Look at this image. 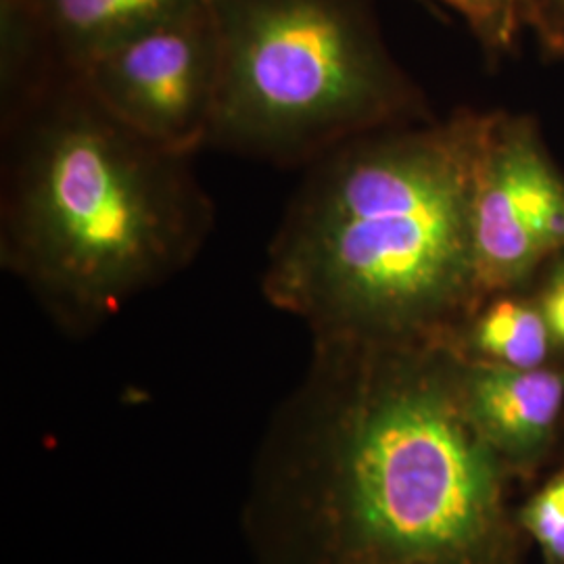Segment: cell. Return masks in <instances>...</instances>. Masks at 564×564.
Segmentation results:
<instances>
[{
	"instance_id": "cell-1",
	"label": "cell",
	"mask_w": 564,
	"mask_h": 564,
	"mask_svg": "<svg viewBox=\"0 0 564 564\" xmlns=\"http://www.w3.org/2000/svg\"><path fill=\"white\" fill-rule=\"evenodd\" d=\"M491 120L389 126L307 163L268 247L265 295L324 339L379 343L477 305L473 203Z\"/></svg>"
},
{
	"instance_id": "cell-2",
	"label": "cell",
	"mask_w": 564,
	"mask_h": 564,
	"mask_svg": "<svg viewBox=\"0 0 564 564\" xmlns=\"http://www.w3.org/2000/svg\"><path fill=\"white\" fill-rule=\"evenodd\" d=\"M193 158L128 128L76 74H57L2 116V268L82 321L178 274L216 218Z\"/></svg>"
},
{
	"instance_id": "cell-3",
	"label": "cell",
	"mask_w": 564,
	"mask_h": 564,
	"mask_svg": "<svg viewBox=\"0 0 564 564\" xmlns=\"http://www.w3.org/2000/svg\"><path fill=\"white\" fill-rule=\"evenodd\" d=\"M324 343L343 398L341 494L356 535L405 561L477 554L498 519L500 477L456 375L358 339Z\"/></svg>"
},
{
	"instance_id": "cell-4",
	"label": "cell",
	"mask_w": 564,
	"mask_h": 564,
	"mask_svg": "<svg viewBox=\"0 0 564 564\" xmlns=\"http://www.w3.org/2000/svg\"><path fill=\"white\" fill-rule=\"evenodd\" d=\"M223 74L207 147L307 165L366 132L426 120L370 0H212Z\"/></svg>"
},
{
	"instance_id": "cell-5",
	"label": "cell",
	"mask_w": 564,
	"mask_h": 564,
	"mask_svg": "<svg viewBox=\"0 0 564 564\" xmlns=\"http://www.w3.org/2000/svg\"><path fill=\"white\" fill-rule=\"evenodd\" d=\"M223 74L212 0L147 28L76 74L102 107L165 149L207 147Z\"/></svg>"
},
{
	"instance_id": "cell-6",
	"label": "cell",
	"mask_w": 564,
	"mask_h": 564,
	"mask_svg": "<svg viewBox=\"0 0 564 564\" xmlns=\"http://www.w3.org/2000/svg\"><path fill=\"white\" fill-rule=\"evenodd\" d=\"M197 0H0L2 109L90 63Z\"/></svg>"
},
{
	"instance_id": "cell-7",
	"label": "cell",
	"mask_w": 564,
	"mask_h": 564,
	"mask_svg": "<svg viewBox=\"0 0 564 564\" xmlns=\"http://www.w3.org/2000/svg\"><path fill=\"white\" fill-rule=\"evenodd\" d=\"M464 410L485 440L512 454H529L552 433L564 403V372L473 364L456 375Z\"/></svg>"
},
{
	"instance_id": "cell-8",
	"label": "cell",
	"mask_w": 564,
	"mask_h": 564,
	"mask_svg": "<svg viewBox=\"0 0 564 564\" xmlns=\"http://www.w3.org/2000/svg\"><path fill=\"white\" fill-rule=\"evenodd\" d=\"M473 239L479 300L508 293L547 260L521 218L496 113L475 188Z\"/></svg>"
},
{
	"instance_id": "cell-9",
	"label": "cell",
	"mask_w": 564,
	"mask_h": 564,
	"mask_svg": "<svg viewBox=\"0 0 564 564\" xmlns=\"http://www.w3.org/2000/svg\"><path fill=\"white\" fill-rule=\"evenodd\" d=\"M500 132L521 218L545 258H556L564 253V181L527 121L500 116Z\"/></svg>"
},
{
	"instance_id": "cell-10",
	"label": "cell",
	"mask_w": 564,
	"mask_h": 564,
	"mask_svg": "<svg viewBox=\"0 0 564 564\" xmlns=\"http://www.w3.org/2000/svg\"><path fill=\"white\" fill-rule=\"evenodd\" d=\"M552 330L544 312L533 303L491 295L470 324L468 341L481 362L512 368H542L552 347Z\"/></svg>"
},
{
	"instance_id": "cell-11",
	"label": "cell",
	"mask_w": 564,
	"mask_h": 564,
	"mask_svg": "<svg viewBox=\"0 0 564 564\" xmlns=\"http://www.w3.org/2000/svg\"><path fill=\"white\" fill-rule=\"evenodd\" d=\"M454 11L491 55L506 53L529 25V0H435Z\"/></svg>"
},
{
	"instance_id": "cell-12",
	"label": "cell",
	"mask_w": 564,
	"mask_h": 564,
	"mask_svg": "<svg viewBox=\"0 0 564 564\" xmlns=\"http://www.w3.org/2000/svg\"><path fill=\"white\" fill-rule=\"evenodd\" d=\"M523 521L545 552L564 563V475L545 485L531 500L524 508Z\"/></svg>"
},
{
	"instance_id": "cell-13",
	"label": "cell",
	"mask_w": 564,
	"mask_h": 564,
	"mask_svg": "<svg viewBox=\"0 0 564 564\" xmlns=\"http://www.w3.org/2000/svg\"><path fill=\"white\" fill-rule=\"evenodd\" d=\"M529 25L547 51L564 55V0H529Z\"/></svg>"
},
{
	"instance_id": "cell-14",
	"label": "cell",
	"mask_w": 564,
	"mask_h": 564,
	"mask_svg": "<svg viewBox=\"0 0 564 564\" xmlns=\"http://www.w3.org/2000/svg\"><path fill=\"white\" fill-rule=\"evenodd\" d=\"M540 307L554 339L564 343V253L556 256V262L545 279Z\"/></svg>"
}]
</instances>
